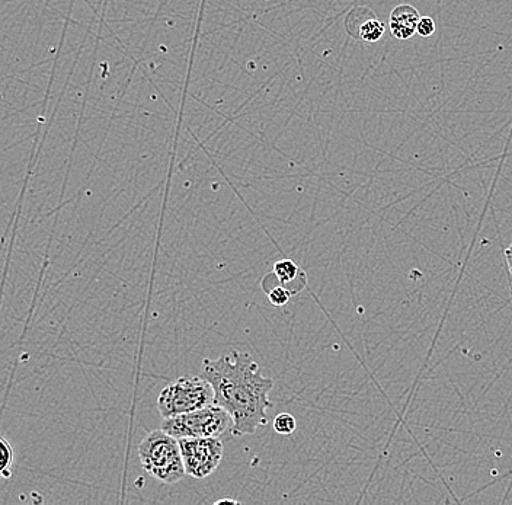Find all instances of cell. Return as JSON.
<instances>
[{
    "label": "cell",
    "instance_id": "6",
    "mask_svg": "<svg viewBox=\"0 0 512 505\" xmlns=\"http://www.w3.org/2000/svg\"><path fill=\"white\" fill-rule=\"evenodd\" d=\"M419 19H421V15L415 6L408 5V3L396 6L390 14V33L398 40H409L416 34Z\"/></svg>",
    "mask_w": 512,
    "mask_h": 505
},
{
    "label": "cell",
    "instance_id": "14",
    "mask_svg": "<svg viewBox=\"0 0 512 505\" xmlns=\"http://www.w3.org/2000/svg\"><path fill=\"white\" fill-rule=\"evenodd\" d=\"M222 503H238V501L232 500V498H224V500L217 501V504H222Z\"/></svg>",
    "mask_w": 512,
    "mask_h": 505
},
{
    "label": "cell",
    "instance_id": "2",
    "mask_svg": "<svg viewBox=\"0 0 512 505\" xmlns=\"http://www.w3.org/2000/svg\"><path fill=\"white\" fill-rule=\"evenodd\" d=\"M139 457L144 471L163 484H178L185 472L181 444L165 430L147 434L139 444Z\"/></svg>",
    "mask_w": 512,
    "mask_h": 505
},
{
    "label": "cell",
    "instance_id": "7",
    "mask_svg": "<svg viewBox=\"0 0 512 505\" xmlns=\"http://www.w3.org/2000/svg\"><path fill=\"white\" fill-rule=\"evenodd\" d=\"M347 31L352 37L360 38V40L366 41V43H377V41L382 40L386 28H384L383 22L379 18L374 17L370 12L368 17L363 19V22Z\"/></svg>",
    "mask_w": 512,
    "mask_h": 505
},
{
    "label": "cell",
    "instance_id": "13",
    "mask_svg": "<svg viewBox=\"0 0 512 505\" xmlns=\"http://www.w3.org/2000/svg\"><path fill=\"white\" fill-rule=\"evenodd\" d=\"M505 258H507L508 268H510V273L512 274V242L508 246L507 251H505Z\"/></svg>",
    "mask_w": 512,
    "mask_h": 505
},
{
    "label": "cell",
    "instance_id": "12",
    "mask_svg": "<svg viewBox=\"0 0 512 505\" xmlns=\"http://www.w3.org/2000/svg\"><path fill=\"white\" fill-rule=\"evenodd\" d=\"M437 31V25H435L434 19L430 17H421L418 22V28H416V34L421 37H431Z\"/></svg>",
    "mask_w": 512,
    "mask_h": 505
},
{
    "label": "cell",
    "instance_id": "3",
    "mask_svg": "<svg viewBox=\"0 0 512 505\" xmlns=\"http://www.w3.org/2000/svg\"><path fill=\"white\" fill-rule=\"evenodd\" d=\"M213 404V386L203 375L179 377L158 396V411L162 418L187 414Z\"/></svg>",
    "mask_w": 512,
    "mask_h": 505
},
{
    "label": "cell",
    "instance_id": "5",
    "mask_svg": "<svg viewBox=\"0 0 512 505\" xmlns=\"http://www.w3.org/2000/svg\"><path fill=\"white\" fill-rule=\"evenodd\" d=\"M185 472L195 479H204L222 463L224 447L220 437H187L179 439Z\"/></svg>",
    "mask_w": 512,
    "mask_h": 505
},
{
    "label": "cell",
    "instance_id": "10",
    "mask_svg": "<svg viewBox=\"0 0 512 505\" xmlns=\"http://www.w3.org/2000/svg\"><path fill=\"white\" fill-rule=\"evenodd\" d=\"M0 444H2V456H3V465H2V475L3 478H11L12 466H14V449H12L11 444L8 443V440L5 437L0 439Z\"/></svg>",
    "mask_w": 512,
    "mask_h": 505
},
{
    "label": "cell",
    "instance_id": "1",
    "mask_svg": "<svg viewBox=\"0 0 512 505\" xmlns=\"http://www.w3.org/2000/svg\"><path fill=\"white\" fill-rule=\"evenodd\" d=\"M201 375L214 389V404L232 415L233 436H252L268 421L274 380L261 372L251 354L233 350L219 359H206Z\"/></svg>",
    "mask_w": 512,
    "mask_h": 505
},
{
    "label": "cell",
    "instance_id": "8",
    "mask_svg": "<svg viewBox=\"0 0 512 505\" xmlns=\"http://www.w3.org/2000/svg\"><path fill=\"white\" fill-rule=\"evenodd\" d=\"M274 276L278 278L280 284L290 290L291 283H294L297 278L306 276V274L300 270L299 265L293 260H280L275 262Z\"/></svg>",
    "mask_w": 512,
    "mask_h": 505
},
{
    "label": "cell",
    "instance_id": "9",
    "mask_svg": "<svg viewBox=\"0 0 512 505\" xmlns=\"http://www.w3.org/2000/svg\"><path fill=\"white\" fill-rule=\"evenodd\" d=\"M272 425H274L275 433L280 434V436H291L296 431L297 421L288 412H281L274 418V424Z\"/></svg>",
    "mask_w": 512,
    "mask_h": 505
},
{
    "label": "cell",
    "instance_id": "11",
    "mask_svg": "<svg viewBox=\"0 0 512 505\" xmlns=\"http://www.w3.org/2000/svg\"><path fill=\"white\" fill-rule=\"evenodd\" d=\"M291 296H293V293L286 286H275L268 292V300L275 308L286 306Z\"/></svg>",
    "mask_w": 512,
    "mask_h": 505
},
{
    "label": "cell",
    "instance_id": "4",
    "mask_svg": "<svg viewBox=\"0 0 512 505\" xmlns=\"http://www.w3.org/2000/svg\"><path fill=\"white\" fill-rule=\"evenodd\" d=\"M232 425V415L216 404L162 420V430L168 431L178 440L187 437H220L227 430H232Z\"/></svg>",
    "mask_w": 512,
    "mask_h": 505
},
{
    "label": "cell",
    "instance_id": "15",
    "mask_svg": "<svg viewBox=\"0 0 512 505\" xmlns=\"http://www.w3.org/2000/svg\"><path fill=\"white\" fill-rule=\"evenodd\" d=\"M511 290H512V286H511Z\"/></svg>",
    "mask_w": 512,
    "mask_h": 505
}]
</instances>
